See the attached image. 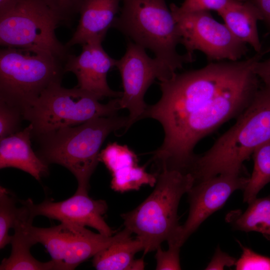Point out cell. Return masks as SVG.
I'll return each mask as SVG.
<instances>
[{
  "label": "cell",
  "instance_id": "cell-1",
  "mask_svg": "<svg viewBox=\"0 0 270 270\" xmlns=\"http://www.w3.org/2000/svg\"><path fill=\"white\" fill-rule=\"evenodd\" d=\"M266 52L242 60L210 62L160 82V98L148 106L142 119L156 120L163 128L164 141L152 152L160 170L186 172L197 144L245 110L259 89L254 69Z\"/></svg>",
  "mask_w": 270,
  "mask_h": 270
},
{
  "label": "cell",
  "instance_id": "cell-2",
  "mask_svg": "<svg viewBox=\"0 0 270 270\" xmlns=\"http://www.w3.org/2000/svg\"><path fill=\"white\" fill-rule=\"evenodd\" d=\"M270 140V88L258 89L236 122L202 155H196L189 170L194 182L222 174H241L244 162Z\"/></svg>",
  "mask_w": 270,
  "mask_h": 270
},
{
  "label": "cell",
  "instance_id": "cell-3",
  "mask_svg": "<svg viewBox=\"0 0 270 270\" xmlns=\"http://www.w3.org/2000/svg\"><path fill=\"white\" fill-rule=\"evenodd\" d=\"M123 128H130L128 116L116 114L60 128L35 138L40 144L38 156L48 164L68 168L77 180L76 192L88 194L103 142L110 133Z\"/></svg>",
  "mask_w": 270,
  "mask_h": 270
},
{
  "label": "cell",
  "instance_id": "cell-4",
  "mask_svg": "<svg viewBox=\"0 0 270 270\" xmlns=\"http://www.w3.org/2000/svg\"><path fill=\"white\" fill-rule=\"evenodd\" d=\"M120 13L112 28L132 42L152 51L170 76L192 55L176 51L180 43L176 23L166 0H122Z\"/></svg>",
  "mask_w": 270,
  "mask_h": 270
},
{
  "label": "cell",
  "instance_id": "cell-5",
  "mask_svg": "<svg viewBox=\"0 0 270 270\" xmlns=\"http://www.w3.org/2000/svg\"><path fill=\"white\" fill-rule=\"evenodd\" d=\"M194 183L190 173L162 170L150 194L136 208L122 214L125 228L142 244L144 254L174 238L180 226L177 213L180 200Z\"/></svg>",
  "mask_w": 270,
  "mask_h": 270
},
{
  "label": "cell",
  "instance_id": "cell-6",
  "mask_svg": "<svg viewBox=\"0 0 270 270\" xmlns=\"http://www.w3.org/2000/svg\"><path fill=\"white\" fill-rule=\"evenodd\" d=\"M64 62L40 49L2 47L0 50V100L22 115L53 84L61 83Z\"/></svg>",
  "mask_w": 270,
  "mask_h": 270
},
{
  "label": "cell",
  "instance_id": "cell-7",
  "mask_svg": "<svg viewBox=\"0 0 270 270\" xmlns=\"http://www.w3.org/2000/svg\"><path fill=\"white\" fill-rule=\"evenodd\" d=\"M97 96L76 86L61 83L46 90L24 116L32 126V138L60 128L79 125L92 119L117 114L118 98L102 104Z\"/></svg>",
  "mask_w": 270,
  "mask_h": 270
},
{
  "label": "cell",
  "instance_id": "cell-8",
  "mask_svg": "<svg viewBox=\"0 0 270 270\" xmlns=\"http://www.w3.org/2000/svg\"><path fill=\"white\" fill-rule=\"evenodd\" d=\"M60 24L42 0H18L13 9L0 18V46L44 50L65 62L68 48L58 40L55 32Z\"/></svg>",
  "mask_w": 270,
  "mask_h": 270
},
{
  "label": "cell",
  "instance_id": "cell-9",
  "mask_svg": "<svg viewBox=\"0 0 270 270\" xmlns=\"http://www.w3.org/2000/svg\"><path fill=\"white\" fill-rule=\"evenodd\" d=\"M170 8L176 23L180 43L188 54L199 50L208 60L218 62L239 60L246 54V44L237 39L210 12H182L174 4Z\"/></svg>",
  "mask_w": 270,
  "mask_h": 270
},
{
  "label": "cell",
  "instance_id": "cell-10",
  "mask_svg": "<svg viewBox=\"0 0 270 270\" xmlns=\"http://www.w3.org/2000/svg\"><path fill=\"white\" fill-rule=\"evenodd\" d=\"M31 234L34 244L44 245L61 270H71L114 242L131 236L132 232L125 228L114 236H106L85 226L61 222L48 228L32 226Z\"/></svg>",
  "mask_w": 270,
  "mask_h": 270
},
{
  "label": "cell",
  "instance_id": "cell-11",
  "mask_svg": "<svg viewBox=\"0 0 270 270\" xmlns=\"http://www.w3.org/2000/svg\"><path fill=\"white\" fill-rule=\"evenodd\" d=\"M116 66L120 74L123 92L118 102L120 109L129 112L130 126L142 119L148 105L144 96L156 79L162 81L170 78L162 63L150 58L145 48L132 42L128 43L124 55L116 60Z\"/></svg>",
  "mask_w": 270,
  "mask_h": 270
},
{
  "label": "cell",
  "instance_id": "cell-12",
  "mask_svg": "<svg viewBox=\"0 0 270 270\" xmlns=\"http://www.w3.org/2000/svg\"><path fill=\"white\" fill-rule=\"evenodd\" d=\"M248 178L241 174H222L195 182L187 192L190 203L188 218L178 226L175 236L168 244L181 247L201 224L224 204L238 190H244Z\"/></svg>",
  "mask_w": 270,
  "mask_h": 270
},
{
  "label": "cell",
  "instance_id": "cell-13",
  "mask_svg": "<svg viewBox=\"0 0 270 270\" xmlns=\"http://www.w3.org/2000/svg\"><path fill=\"white\" fill-rule=\"evenodd\" d=\"M103 40L94 39L82 45L78 56L69 54L64 63L66 72H72L78 80L77 86L97 96L119 98L122 92L112 90L108 85L107 74L116 66V60L110 56L104 49Z\"/></svg>",
  "mask_w": 270,
  "mask_h": 270
},
{
  "label": "cell",
  "instance_id": "cell-14",
  "mask_svg": "<svg viewBox=\"0 0 270 270\" xmlns=\"http://www.w3.org/2000/svg\"><path fill=\"white\" fill-rule=\"evenodd\" d=\"M22 201L34 217L42 216L61 222L90 226L106 236L114 233L103 218L108 210L106 202L93 200L88 194L76 192L70 198L59 202L46 200L34 204L30 198Z\"/></svg>",
  "mask_w": 270,
  "mask_h": 270
},
{
  "label": "cell",
  "instance_id": "cell-15",
  "mask_svg": "<svg viewBox=\"0 0 270 270\" xmlns=\"http://www.w3.org/2000/svg\"><path fill=\"white\" fill-rule=\"evenodd\" d=\"M18 208L13 227L14 234L10 244V256L4 258L0 270H60L58 264L52 260L45 262L36 260L30 254L31 247L35 244L31 234V227L34 216L29 207L23 201Z\"/></svg>",
  "mask_w": 270,
  "mask_h": 270
},
{
  "label": "cell",
  "instance_id": "cell-16",
  "mask_svg": "<svg viewBox=\"0 0 270 270\" xmlns=\"http://www.w3.org/2000/svg\"><path fill=\"white\" fill-rule=\"evenodd\" d=\"M122 0H82L78 24L66 46L84 44L88 41L104 40L108 29L113 26Z\"/></svg>",
  "mask_w": 270,
  "mask_h": 270
},
{
  "label": "cell",
  "instance_id": "cell-17",
  "mask_svg": "<svg viewBox=\"0 0 270 270\" xmlns=\"http://www.w3.org/2000/svg\"><path fill=\"white\" fill-rule=\"evenodd\" d=\"M32 130L30 124L23 130L0 140V168H16L40 180L48 173V166L32 148Z\"/></svg>",
  "mask_w": 270,
  "mask_h": 270
},
{
  "label": "cell",
  "instance_id": "cell-18",
  "mask_svg": "<svg viewBox=\"0 0 270 270\" xmlns=\"http://www.w3.org/2000/svg\"><path fill=\"white\" fill-rule=\"evenodd\" d=\"M218 14L237 39L250 45L256 52L262 51L257 24L262 17L252 0H234Z\"/></svg>",
  "mask_w": 270,
  "mask_h": 270
},
{
  "label": "cell",
  "instance_id": "cell-19",
  "mask_svg": "<svg viewBox=\"0 0 270 270\" xmlns=\"http://www.w3.org/2000/svg\"><path fill=\"white\" fill-rule=\"evenodd\" d=\"M143 250L137 238H121L97 253L93 257V266L98 270H143L144 260L134 259L135 254Z\"/></svg>",
  "mask_w": 270,
  "mask_h": 270
},
{
  "label": "cell",
  "instance_id": "cell-20",
  "mask_svg": "<svg viewBox=\"0 0 270 270\" xmlns=\"http://www.w3.org/2000/svg\"><path fill=\"white\" fill-rule=\"evenodd\" d=\"M226 220L236 230L258 232L270 240V196L256 198L248 203L244 212L240 210L230 212Z\"/></svg>",
  "mask_w": 270,
  "mask_h": 270
},
{
  "label": "cell",
  "instance_id": "cell-21",
  "mask_svg": "<svg viewBox=\"0 0 270 270\" xmlns=\"http://www.w3.org/2000/svg\"><path fill=\"white\" fill-rule=\"evenodd\" d=\"M254 169L244 190V202L250 203L270 182V140L258 146L252 154Z\"/></svg>",
  "mask_w": 270,
  "mask_h": 270
},
{
  "label": "cell",
  "instance_id": "cell-22",
  "mask_svg": "<svg viewBox=\"0 0 270 270\" xmlns=\"http://www.w3.org/2000/svg\"><path fill=\"white\" fill-rule=\"evenodd\" d=\"M112 174L111 188L120 192L138 190L143 185L154 186L158 176L156 174L147 172L144 167L138 164L122 168Z\"/></svg>",
  "mask_w": 270,
  "mask_h": 270
},
{
  "label": "cell",
  "instance_id": "cell-23",
  "mask_svg": "<svg viewBox=\"0 0 270 270\" xmlns=\"http://www.w3.org/2000/svg\"><path fill=\"white\" fill-rule=\"evenodd\" d=\"M102 162L111 174L126 167L138 164L135 152L126 145L116 142L108 144L99 154Z\"/></svg>",
  "mask_w": 270,
  "mask_h": 270
},
{
  "label": "cell",
  "instance_id": "cell-24",
  "mask_svg": "<svg viewBox=\"0 0 270 270\" xmlns=\"http://www.w3.org/2000/svg\"><path fill=\"white\" fill-rule=\"evenodd\" d=\"M16 200L8 190L0 187V248L10 244L12 236L8 232L13 228L18 210Z\"/></svg>",
  "mask_w": 270,
  "mask_h": 270
},
{
  "label": "cell",
  "instance_id": "cell-25",
  "mask_svg": "<svg viewBox=\"0 0 270 270\" xmlns=\"http://www.w3.org/2000/svg\"><path fill=\"white\" fill-rule=\"evenodd\" d=\"M22 119V115L17 108L0 100V140L20 131Z\"/></svg>",
  "mask_w": 270,
  "mask_h": 270
},
{
  "label": "cell",
  "instance_id": "cell-26",
  "mask_svg": "<svg viewBox=\"0 0 270 270\" xmlns=\"http://www.w3.org/2000/svg\"><path fill=\"white\" fill-rule=\"evenodd\" d=\"M60 20L70 26L79 13L82 0H42Z\"/></svg>",
  "mask_w": 270,
  "mask_h": 270
},
{
  "label": "cell",
  "instance_id": "cell-27",
  "mask_svg": "<svg viewBox=\"0 0 270 270\" xmlns=\"http://www.w3.org/2000/svg\"><path fill=\"white\" fill-rule=\"evenodd\" d=\"M242 254L236 260V270H270V258L258 254L250 248L242 246Z\"/></svg>",
  "mask_w": 270,
  "mask_h": 270
},
{
  "label": "cell",
  "instance_id": "cell-28",
  "mask_svg": "<svg viewBox=\"0 0 270 270\" xmlns=\"http://www.w3.org/2000/svg\"><path fill=\"white\" fill-rule=\"evenodd\" d=\"M234 0H184L178 10L182 12L216 11L220 12L228 7Z\"/></svg>",
  "mask_w": 270,
  "mask_h": 270
},
{
  "label": "cell",
  "instance_id": "cell-29",
  "mask_svg": "<svg viewBox=\"0 0 270 270\" xmlns=\"http://www.w3.org/2000/svg\"><path fill=\"white\" fill-rule=\"evenodd\" d=\"M180 246L175 244H168L167 250H164L160 246L156 250L155 258L156 261V270H181L180 260Z\"/></svg>",
  "mask_w": 270,
  "mask_h": 270
},
{
  "label": "cell",
  "instance_id": "cell-30",
  "mask_svg": "<svg viewBox=\"0 0 270 270\" xmlns=\"http://www.w3.org/2000/svg\"><path fill=\"white\" fill-rule=\"evenodd\" d=\"M236 260L234 258L223 252L219 248H217L211 260L205 270H224L225 266L231 267L235 266Z\"/></svg>",
  "mask_w": 270,
  "mask_h": 270
},
{
  "label": "cell",
  "instance_id": "cell-31",
  "mask_svg": "<svg viewBox=\"0 0 270 270\" xmlns=\"http://www.w3.org/2000/svg\"><path fill=\"white\" fill-rule=\"evenodd\" d=\"M254 70L258 78L264 82V86L270 88V58L264 61L257 62Z\"/></svg>",
  "mask_w": 270,
  "mask_h": 270
},
{
  "label": "cell",
  "instance_id": "cell-32",
  "mask_svg": "<svg viewBox=\"0 0 270 270\" xmlns=\"http://www.w3.org/2000/svg\"><path fill=\"white\" fill-rule=\"evenodd\" d=\"M270 28V0H252Z\"/></svg>",
  "mask_w": 270,
  "mask_h": 270
},
{
  "label": "cell",
  "instance_id": "cell-33",
  "mask_svg": "<svg viewBox=\"0 0 270 270\" xmlns=\"http://www.w3.org/2000/svg\"><path fill=\"white\" fill-rule=\"evenodd\" d=\"M18 2V0H0V18L10 12Z\"/></svg>",
  "mask_w": 270,
  "mask_h": 270
}]
</instances>
